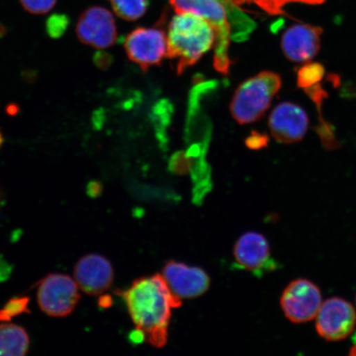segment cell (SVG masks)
Wrapping results in <instances>:
<instances>
[{"instance_id": "7", "label": "cell", "mask_w": 356, "mask_h": 356, "mask_svg": "<svg viewBox=\"0 0 356 356\" xmlns=\"http://www.w3.org/2000/svg\"><path fill=\"white\" fill-rule=\"evenodd\" d=\"M356 312L353 305L339 297L323 302L316 316V330L328 341L346 339L353 332Z\"/></svg>"}, {"instance_id": "26", "label": "cell", "mask_w": 356, "mask_h": 356, "mask_svg": "<svg viewBox=\"0 0 356 356\" xmlns=\"http://www.w3.org/2000/svg\"><path fill=\"white\" fill-rule=\"evenodd\" d=\"M162 118H163V115ZM161 121L163 122V119H161Z\"/></svg>"}, {"instance_id": "16", "label": "cell", "mask_w": 356, "mask_h": 356, "mask_svg": "<svg viewBox=\"0 0 356 356\" xmlns=\"http://www.w3.org/2000/svg\"><path fill=\"white\" fill-rule=\"evenodd\" d=\"M117 15L127 21H136L145 15L148 0H110Z\"/></svg>"}, {"instance_id": "27", "label": "cell", "mask_w": 356, "mask_h": 356, "mask_svg": "<svg viewBox=\"0 0 356 356\" xmlns=\"http://www.w3.org/2000/svg\"><path fill=\"white\" fill-rule=\"evenodd\" d=\"M355 301H356V298H355Z\"/></svg>"}, {"instance_id": "21", "label": "cell", "mask_w": 356, "mask_h": 356, "mask_svg": "<svg viewBox=\"0 0 356 356\" xmlns=\"http://www.w3.org/2000/svg\"><path fill=\"white\" fill-rule=\"evenodd\" d=\"M67 25H68V20L65 16H51L47 22L48 33L52 38H59L65 33Z\"/></svg>"}, {"instance_id": "3", "label": "cell", "mask_w": 356, "mask_h": 356, "mask_svg": "<svg viewBox=\"0 0 356 356\" xmlns=\"http://www.w3.org/2000/svg\"><path fill=\"white\" fill-rule=\"evenodd\" d=\"M177 13H188L202 17L215 26L217 38L215 44L213 65L219 71L229 69V46L231 26H235L245 20L243 13L225 0H169Z\"/></svg>"}, {"instance_id": "25", "label": "cell", "mask_w": 356, "mask_h": 356, "mask_svg": "<svg viewBox=\"0 0 356 356\" xmlns=\"http://www.w3.org/2000/svg\"><path fill=\"white\" fill-rule=\"evenodd\" d=\"M2 141H3V139H2L1 134H0V145H1Z\"/></svg>"}, {"instance_id": "19", "label": "cell", "mask_w": 356, "mask_h": 356, "mask_svg": "<svg viewBox=\"0 0 356 356\" xmlns=\"http://www.w3.org/2000/svg\"><path fill=\"white\" fill-rule=\"evenodd\" d=\"M29 300L28 298H15L7 302L3 309L0 310V320L3 322L10 321V320L16 317V316L26 313L29 310Z\"/></svg>"}, {"instance_id": "6", "label": "cell", "mask_w": 356, "mask_h": 356, "mask_svg": "<svg viewBox=\"0 0 356 356\" xmlns=\"http://www.w3.org/2000/svg\"><path fill=\"white\" fill-rule=\"evenodd\" d=\"M322 304L320 289L306 279L293 280L280 298L284 315L293 323H308L315 318Z\"/></svg>"}, {"instance_id": "1", "label": "cell", "mask_w": 356, "mask_h": 356, "mask_svg": "<svg viewBox=\"0 0 356 356\" xmlns=\"http://www.w3.org/2000/svg\"><path fill=\"white\" fill-rule=\"evenodd\" d=\"M118 293L126 302L132 322L145 341L156 348L165 346L172 310L179 308L181 300L173 295L163 275L137 279Z\"/></svg>"}, {"instance_id": "9", "label": "cell", "mask_w": 356, "mask_h": 356, "mask_svg": "<svg viewBox=\"0 0 356 356\" xmlns=\"http://www.w3.org/2000/svg\"><path fill=\"white\" fill-rule=\"evenodd\" d=\"M234 257L239 268L250 271L257 277L278 268L277 262L271 257L268 241L259 233L243 234L234 245Z\"/></svg>"}, {"instance_id": "4", "label": "cell", "mask_w": 356, "mask_h": 356, "mask_svg": "<svg viewBox=\"0 0 356 356\" xmlns=\"http://www.w3.org/2000/svg\"><path fill=\"white\" fill-rule=\"evenodd\" d=\"M282 84L280 75L270 71H264L246 80L236 90L231 102L233 118L239 124L258 121L270 108Z\"/></svg>"}, {"instance_id": "18", "label": "cell", "mask_w": 356, "mask_h": 356, "mask_svg": "<svg viewBox=\"0 0 356 356\" xmlns=\"http://www.w3.org/2000/svg\"><path fill=\"white\" fill-rule=\"evenodd\" d=\"M326 0H255L258 6L273 15L282 13L283 7L288 3H301L310 4V6H318V4H322Z\"/></svg>"}, {"instance_id": "10", "label": "cell", "mask_w": 356, "mask_h": 356, "mask_svg": "<svg viewBox=\"0 0 356 356\" xmlns=\"http://www.w3.org/2000/svg\"><path fill=\"white\" fill-rule=\"evenodd\" d=\"M80 42L97 49L108 48L117 41V25L111 13L102 7H92L82 13L76 26Z\"/></svg>"}, {"instance_id": "11", "label": "cell", "mask_w": 356, "mask_h": 356, "mask_svg": "<svg viewBox=\"0 0 356 356\" xmlns=\"http://www.w3.org/2000/svg\"><path fill=\"white\" fill-rule=\"evenodd\" d=\"M163 277L173 295L179 299H195L204 295L211 279L203 269L169 261L163 268Z\"/></svg>"}, {"instance_id": "2", "label": "cell", "mask_w": 356, "mask_h": 356, "mask_svg": "<svg viewBox=\"0 0 356 356\" xmlns=\"http://www.w3.org/2000/svg\"><path fill=\"white\" fill-rule=\"evenodd\" d=\"M217 31L211 22L188 13H177L169 24L168 57L175 60L178 74L195 65L215 47Z\"/></svg>"}, {"instance_id": "5", "label": "cell", "mask_w": 356, "mask_h": 356, "mask_svg": "<svg viewBox=\"0 0 356 356\" xmlns=\"http://www.w3.org/2000/svg\"><path fill=\"white\" fill-rule=\"evenodd\" d=\"M79 300L78 284L69 275L50 274L40 282L38 305L44 314L51 317H65L70 314Z\"/></svg>"}, {"instance_id": "15", "label": "cell", "mask_w": 356, "mask_h": 356, "mask_svg": "<svg viewBox=\"0 0 356 356\" xmlns=\"http://www.w3.org/2000/svg\"><path fill=\"white\" fill-rule=\"evenodd\" d=\"M30 339L24 327L15 324H0V355H24Z\"/></svg>"}, {"instance_id": "20", "label": "cell", "mask_w": 356, "mask_h": 356, "mask_svg": "<svg viewBox=\"0 0 356 356\" xmlns=\"http://www.w3.org/2000/svg\"><path fill=\"white\" fill-rule=\"evenodd\" d=\"M25 10L34 15H44L55 6L56 0H20Z\"/></svg>"}, {"instance_id": "12", "label": "cell", "mask_w": 356, "mask_h": 356, "mask_svg": "<svg viewBox=\"0 0 356 356\" xmlns=\"http://www.w3.org/2000/svg\"><path fill=\"white\" fill-rule=\"evenodd\" d=\"M309 123L305 111L292 102H282L275 108L268 122L275 140L286 145L300 141L308 131Z\"/></svg>"}, {"instance_id": "22", "label": "cell", "mask_w": 356, "mask_h": 356, "mask_svg": "<svg viewBox=\"0 0 356 356\" xmlns=\"http://www.w3.org/2000/svg\"><path fill=\"white\" fill-rule=\"evenodd\" d=\"M268 137L258 132H252L246 140V144L252 149H260L268 144Z\"/></svg>"}, {"instance_id": "8", "label": "cell", "mask_w": 356, "mask_h": 356, "mask_svg": "<svg viewBox=\"0 0 356 356\" xmlns=\"http://www.w3.org/2000/svg\"><path fill=\"white\" fill-rule=\"evenodd\" d=\"M124 47L130 60L147 70L168 56L167 33L159 28L136 29L127 35Z\"/></svg>"}, {"instance_id": "24", "label": "cell", "mask_w": 356, "mask_h": 356, "mask_svg": "<svg viewBox=\"0 0 356 356\" xmlns=\"http://www.w3.org/2000/svg\"><path fill=\"white\" fill-rule=\"evenodd\" d=\"M353 341H354V346L353 347V348L350 349V355H356V333H355V335L354 336V338H353Z\"/></svg>"}, {"instance_id": "17", "label": "cell", "mask_w": 356, "mask_h": 356, "mask_svg": "<svg viewBox=\"0 0 356 356\" xmlns=\"http://www.w3.org/2000/svg\"><path fill=\"white\" fill-rule=\"evenodd\" d=\"M325 69L319 63H308L301 67L297 73L298 86L302 89L308 88L321 82Z\"/></svg>"}, {"instance_id": "13", "label": "cell", "mask_w": 356, "mask_h": 356, "mask_svg": "<svg viewBox=\"0 0 356 356\" xmlns=\"http://www.w3.org/2000/svg\"><path fill=\"white\" fill-rule=\"evenodd\" d=\"M75 282L89 296H99L110 289L114 280L111 262L99 254H88L80 258L74 266Z\"/></svg>"}, {"instance_id": "23", "label": "cell", "mask_w": 356, "mask_h": 356, "mask_svg": "<svg viewBox=\"0 0 356 356\" xmlns=\"http://www.w3.org/2000/svg\"><path fill=\"white\" fill-rule=\"evenodd\" d=\"M226 3H228L230 4V6H237L238 4H242L244 3L254 1L255 0H225Z\"/></svg>"}, {"instance_id": "14", "label": "cell", "mask_w": 356, "mask_h": 356, "mask_svg": "<svg viewBox=\"0 0 356 356\" xmlns=\"http://www.w3.org/2000/svg\"><path fill=\"white\" fill-rule=\"evenodd\" d=\"M323 29L309 24H296L282 35V47L284 56L291 61L300 63L317 56L321 47Z\"/></svg>"}]
</instances>
